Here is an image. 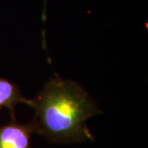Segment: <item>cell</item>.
Returning a JSON list of instances; mask_svg holds the SVG:
<instances>
[{"label":"cell","instance_id":"obj_1","mask_svg":"<svg viewBox=\"0 0 148 148\" xmlns=\"http://www.w3.org/2000/svg\"><path fill=\"white\" fill-rule=\"evenodd\" d=\"M27 105L35 110L32 123L35 132L53 143L93 141L86 121L102 113L80 85L59 77L49 80L37 97L28 99Z\"/></svg>","mask_w":148,"mask_h":148},{"label":"cell","instance_id":"obj_2","mask_svg":"<svg viewBox=\"0 0 148 148\" xmlns=\"http://www.w3.org/2000/svg\"><path fill=\"white\" fill-rule=\"evenodd\" d=\"M32 123L21 124L16 121L0 127V148H30Z\"/></svg>","mask_w":148,"mask_h":148},{"label":"cell","instance_id":"obj_3","mask_svg":"<svg viewBox=\"0 0 148 148\" xmlns=\"http://www.w3.org/2000/svg\"><path fill=\"white\" fill-rule=\"evenodd\" d=\"M28 99L25 98L18 86L10 81L0 78V110L3 107L8 109L14 119V110L18 104H27Z\"/></svg>","mask_w":148,"mask_h":148}]
</instances>
